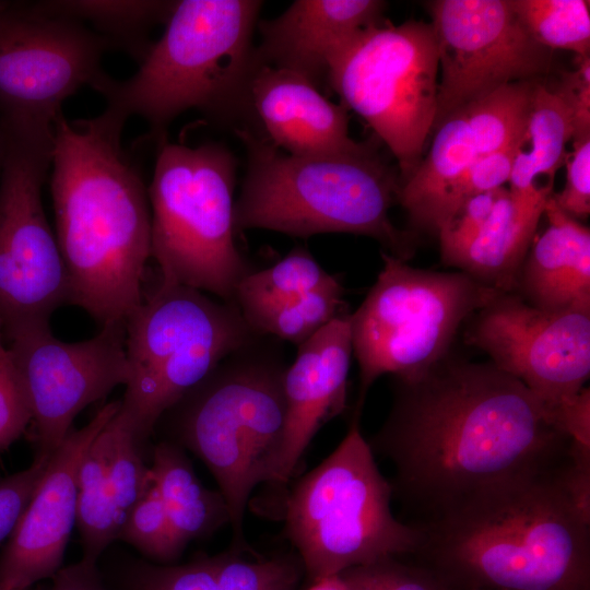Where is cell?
Here are the masks:
<instances>
[{"instance_id": "cell-47", "label": "cell", "mask_w": 590, "mask_h": 590, "mask_svg": "<svg viewBox=\"0 0 590 590\" xmlns=\"http://www.w3.org/2000/svg\"><path fill=\"white\" fill-rule=\"evenodd\" d=\"M472 590H475V589H472Z\"/></svg>"}, {"instance_id": "cell-43", "label": "cell", "mask_w": 590, "mask_h": 590, "mask_svg": "<svg viewBox=\"0 0 590 590\" xmlns=\"http://www.w3.org/2000/svg\"><path fill=\"white\" fill-rule=\"evenodd\" d=\"M52 577L48 590H103L96 562L86 558L60 568Z\"/></svg>"}, {"instance_id": "cell-8", "label": "cell", "mask_w": 590, "mask_h": 590, "mask_svg": "<svg viewBox=\"0 0 590 590\" xmlns=\"http://www.w3.org/2000/svg\"><path fill=\"white\" fill-rule=\"evenodd\" d=\"M358 415L338 447L294 485L285 533L311 581L388 556L414 554L418 527L391 512L390 481L380 473Z\"/></svg>"}, {"instance_id": "cell-27", "label": "cell", "mask_w": 590, "mask_h": 590, "mask_svg": "<svg viewBox=\"0 0 590 590\" xmlns=\"http://www.w3.org/2000/svg\"><path fill=\"white\" fill-rule=\"evenodd\" d=\"M107 449L108 436L104 427L86 450L78 472L76 523L83 558L93 562L117 540L120 530L107 476Z\"/></svg>"}, {"instance_id": "cell-44", "label": "cell", "mask_w": 590, "mask_h": 590, "mask_svg": "<svg viewBox=\"0 0 590 590\" xmlns=\"http://www.w3.org/2000/svg\"><path fill=\"white\" fill-rule=\"evenodd\" d=\"M307 590H347V588L337 574L312 581V585Z\"/></svg>"}, {"instance_id": "cell-35", "label": "cell", "mask_w": 590, "mask_h": 590, "mask_svg": "<svg viewBox=\"0 0 590 590\" xmlns=\"http://www.w3.org/2000/svg\"><path fill=\"white\" fill-rule=\"evenodd\" d=\"M522 149L512 146L479 156L444 197L435 214L433 231L438 233L440 227L468 199L498 189L508 182L514 161Z\"/></svg>"}, {"instance_id": "cell-13", "label": "cell", "mask_w": 590, "mask_h": 590, "mask_svg": "<svg viewBox=\"0 0 590 590\" xmlns=\"http://www.w3.org/2000/svg\"><path fill=\"white\" fill-rule=\"evenodd\" d=\"M107 42L75 20L33 2L0 1V125L8 134L51 128L81 87L101 92Z\"/></svg>"}, {"instance_id": "cell-25", "label": "cell", "mask_w": 590, "mask_h": 590, "mask_svg": "<svg viewBox=\"0 0 590 590\" xmlns=\"http://www.w3.org/2000/svg\"><path fill=\"white\" fill-rule=\"evenodd\" d=\"M33 3L43 13L90 23L91 30L104 38L110 49L122 50L140 63L153 44L150 30L160 22L166 23L175 1L49 0Z\"/></svg>"}, {"instance_id": "cell-1", "label": "cell", "mask_w": 590, "mask_h": 590, "mask_svg": "<svg viewBox=\"0 0 590 590\" xmlns=\"http://www.w3.org/2000/svg\"><path fill=\"white\" fill-rule=\"evenodd\" d=\"M571 442L518 379L493 364L441 362L417 379H397L390 414L368 441L393 464L392 494L416 512L411 524L560 467Z\"/></svg>"}, {"instance_id": "cell-16", "label": "cell", "mask_w": 590, "mask_h": 590, "mask_svg": "<svg viewBox=\"0 0 590 590\" xmlns=\"http://www.w3.org/2000/svg\"><path fill=\"white\" fill-rule=\"evenodd\" d=\"M468 341L551 410L575 398L590 374V312L545 310L502 293L479 310Z\"/></svg>"}, {"instance_id": "cell-18", "label": "cell", "mask_w": 590, "mask_h": 590, "mask_svg": "<svg viewBox=\"0 0 590 590\" xmlns=\"http://www.w3.org/2000/svg\"><path fill=\"white\" fill-rule=\"evenodd\" d=\"M352 354L347 314L298 345L284 375L285 423L269 483H287L317 432L346 409Z\"/></svg>"}, {"instance_id": "cell-45", "label": "cell", "mask_w": 590, "mask_h": 590, "mask_svg": "<svg viewBox=\"0 0 590 590\" xmlns=\"http://www.w3.org/2000/svg\"><path fill=\"white\" fill-rule=\"evenodd\" d=\"M8 141L3 128L0 125V177L7 155Z\"/></svg>"}, {"instance_id": "cell-11", "label": "cell", "mask_w": 590, "mask_h": 590, "mask_svg": "<svg viewBox=\"0 0 590 590\" xmlns=\"http://www.w3.org/2000/svg\"><path fill=\"white\" fill-rule=\"evenodd\" d=\"M438 72L430 23L381 21L339 47L327 81L387 144L406 178L420 164L434 129Z\"/></svg>"}, {"instance_id": "cell-33", "label": "cell", "mask_w": 590, "mask_h": 590, "mask_svg": "<svg viewBox=\"0 0 590 590\" xmlns=\"http://www.w3.org/2000/svg\"><path fill=\"white\" fill-rule=\"evenodd\" d=\"M117 539L160 563L175 560L185 548L153 483L128 514Z\"/></svg>"}, {"instance_id": "cell-20", "label": "cell", "mask_w": 590, "mask_h": 590, "mask_svg": "<svg viewBox=\"0 0 590 590\" xmlns=\"http://www.w3.org/2000/svg\"><path fill=\"white\" fill-rule=\"evenodd\" d=\"M386 5L380 0H296L279 16L258 21L257 63L298 74L319 88L333 54L381 22Z\"/></svg>"}, {"instance_id": "cell-4", "label": "cell", "mask_w": 590, "mask_h": 590, "mask_svg": "<svg viewBox=\"0 0 590 590\" xmlns=\"http://www.w3.org/2000/svg\"><path fill=\"white\" fill-rule=\"evenodd\" d=\"M261 7L258 0L175 1L163 35L135 73L123 81L110 78L99 94L128 118H143L158 143L189 109L221 125L255 117L252 37Z\"/></svg>"}, {"instance_id": "cell-30", "label": "cell", "mask_w": 590, "mask_h": 590, "mask_svg": "<svg viewBox=\"0 0 590 590\" xmlns=\"http://www.w3.org/2000/svg\"><path fill=\"white\" fill-rule=\"evenodd\" d=\"M343 304V287L333 276L300 297L244 319L258 335L274 337L298 346L333 319L344 315Z\"/></svg>"}, {"instance_id": "cell-40", "label": "cell", "mask_w": 590, "mask_h": 590, "mask_svg": "<svg viewBox=\"0 0 590 590\" xmlns=\"http://www.w3.org/2000/svg\"><path fill=\"white\" fill-rule=\"evenodd\" d=\"M49 461L36 458L31 467L0 481V541L10 536L30 503Z\"/></svg>"}, {"instance_id": "cell-2", "label": "cell", "mask_w": 590, "mask_h": 590, "mask_svg": "<svg viewBox=\"0 0 590 590\" xmlns=\"http://www.w3.org/2000/svg\"><path fill=\"white\" fill-rule=\"evenodd\" d=\"M127 120L106 106L54 122L49 187L69 303L102 326L125 322L140 305L151 257L148 187L121 142Z\"/></svg>"}, {"instance_id": "cell-23", "label": "cell", "mask_w": 590, "mask_h": 590, "mask_svg": "<svg viewBox=\"0 0 590 590\" xmlns=\"http://www.w3.org/2000/svg\"><path fill=\"white\" fill-rule=\"evenodd\" d=\"M434 132L428 153L398 190L411 220L432 231L444 197L480 156L462 109L446 117Z\"/></svg>"}, {"instance_id": "cell-42", "label": "cell", "mask_w": 590, "mask_h": 590, "mask_svg": "<svg viewBox=\"0 0 590 590\" xmlns=\"http://www.w3.org/2000/svg\"><path fill=\"white\" fill-rule=\"evenodd\" d=\"M554 425L571 440L590 447V391L583 388L575 398L548 410Z\"/></svg>"}, {"instance_id": "cell-28", "label": "cell", "mask_w": 590, "mask_h": 590, "mask_svg": "<svg viewBox=\"0 0 590 590\" xmlns=\"http://www.w3.org/2000/svg\"><path fill=\"white\" fill-rule=\"evenodd\" d=\"M535 81L503 85L461 108L480 156L527 144Z\"/></svg>"}, {"instance_id": "cell-46", "label": "cell", "mask_w": 590, "mask_h": 590, "mask_svg": "<svg viewBox=\"0 0 590 590\" xmlns=\"http://www.w3.org/2000/svg\"><path fill=\"white\" fill-rule=\"evenodd\" d=\"M0 590H8V589H5V588H3L2 586H0Z\"/></svg>"}, {"instance_id": "cell-3", "label": "cell", "mask_w": 590, "mask_h": 590, "mask_svg": "<svg viewBox=\"0 0 590 590\" xmlns=\"http://www.w3.org/2000/svg\"><path fill=\"white\" fill-rule=\"evenodd\" d=\"M569 459L414 524L418 564L453 590H590V511L569 488Z\"/></svg>"}, {"instance_id": "cell-15", "label": "cell", "mask_w": 590, "mask_h": 590, "mask_svg": "<svg viewBox=\"0 0 590 590\" xmlns=\"http://www.w3.org/2000/svg\"><path fill=\"white\" fill-rule=\"evenodd\" d=\"M35 426L38 453L50 457L75 416L129 380L125 322L102 326L93 338L63 342L49 323L25 327L7 338Z\"/></svg>"}, {"instance_id": "cell-37", "label": "cell", "mask_w": 590, "mask_h": 590, "mask_svg": "<svg viewBox=\"0 0 590 590\" xmlns=\"http://www.w3.org/2000/svg\"><path fill=\"white\" fill-rule=\"evenodd\" d=\"M498 192L499 188L468 199L440 227L437 235L446 263L450 264L479 235L493 211Z\"/></svg>"}, {"instance_id": "cell-34", "label": "cell", "mask_w": 590, "mask_h": 590, "mask_svg": "<svg viewBox=\"0 0 590 590\" xmlns=\"http://www.w3.org/2000/svg\"><path fill=\"white\" fill-rule=\"evenodd\" d=\"M398 556L346 568L339 573L347 590H453L436 573Z\"/></svg>"}, {"instance_id": "cell-32", "label": "cell", "mask_w": 590, "mask_h": 590, "mask_svg": "<svg viewBox=\"0 0 590 590\" xmlns=\"http://www.w3.org/2000/svg\"><path fill=\"white\" fill-rule=\"evenodd\" d=\"M105 430L107 476L121 528L132 507L152 485L151 472L142 461L141 445L119 412L106 424Z\"/></svg>"}, {"instance_id": "cell-36", "label": "cell", "mask_w": 590, "mask_h": 590, "mask_svg": "<svg viewBox=\"0 0 590 590\" xmlns=\"http://www.w3.org/2000/svg\"><path fill=\"white\" fill-rule=\"evenodd\" d=\"M32 413L15 361L4 345L0 319V451L11 446L25 430Z\"/></svg>"}, {"instance_id": "cell-24", "label": "cell", "mask_w": 590, "mask_h": 590, "mask_svg": "<svg viewBox=\"0 0 590 590\" xmlns=\"http://www.w3.org/2000/svg\"><path fill=\"white\" fill-rule=\"evenodd\" d=\"M150 472L170 524L185 546L231 522L220 491H210L200 483L178 445H156Z\"/></svg>"}, {"instance_id": "cell-41", "label": "cell", "mask_w": 590, "mask_h": 590, "mask_svg": "<svg viewBox=\"0 0 590 590\" xmlns=\"http://www.w3.org/2000/svg\"><path fill=\"white\" fill-rule=\"evenodd\" d=\"M573 113L571 140L590 137V57L577 56V68L563 74L555 90Z\"/></svg>"}, {"instance_id": "cell-38", "label": "cell", "mask_w": 590, "mask_h": 590, "mask_svg": "<svg viewBox=\"0 0 590 590\" xmlns=\"http://www.w3.org/2000/svg\"><path fill=\"white\" fill-rule=\"evenodd\" d=\"M137 590H219V556L181 566L141 567Z\"/></svg>"}, {"instance_id": "cell-7", "label": "cell", "mask_w": 590, "mask_h": 590, "mask_svg": "<svg viewBox=\"0 0 590 590\" xmlns=\"http://www.w3.org/2000/svg\"><path fill=\"white\" fill-rule=\"evenodd\" d=\"M237 162L217 142L160 143L148 187L151 257L161 279L235 302L251 272L235 244Z\"/></svg>"}, {"instance_id": "cell-12", "label": "cell", "mask_w": 590, "mask_h": 590, "mask_svg": "<svg viewBox=\"0 0 590 590\" xmlns=\"http://www.w3.org/2000/svg\"><path fill=\"white\" fill-rule=\"evenodd\" d=\"M0 177V319L4 338L49 323L69 303L64 262L44 210L42 190L51 167L54 128L7 134Z\"/></svg>"}, {"instance_id": "cell-39", "label": "cell", "mask_w": 590, "mask_h": 590, "mask_svg": "<svg viewBox=\"0 0 590 590\" xmlns=\"http://www.w3.org/2000/svg\"><path fill=\"white\" fill-rule=\"evenodd\" d=\"M566 184L553 199L560 210L574 219L590 213V137L573 140V152L567 154Z\"/></svg>"}, {"instance_id": "cell-22", "label": "cell", "mask_w": 590, "mask_h": 590, "mask_svg": "<svg viewBox=\"0 0 590 590\" xmlns=\"http://www.w3.org/2000/svg\"><path fill=\"white\" fill-rule=\"evenodd\" d=\"M551 194L552 184L524 190L500 187L487 222L450 264L485 285L509 293L518 284Z\"/></svg>"}, {"instance_id": "cell-10", "label": "cell", "mask_w": 590, "mask_h": 590, "mask_svg": "<svg viewBox=\"0 0 590 590\" xmlns=\"http://www.w3.org/2000/svg\"><path fill=\"white\" fill-rule=\"evenodd\" d=\"M358 309L350 315L359 366V414L370 386L382 375L413 380L442 362L460 324L500 292L464 272L410 267L388 252Z\"/></svg>"}, {"instance_id": "cell-6", "label": "cell", "mask_w": 590, "mask_h": 590, "mask_svg": "<svg viewBox=\"0 0 590 590\" xmlns=\"http://www.w3.org/2000/svg\"><path fill=\"white\" fill-rule=\"evenodd\" d=\"M262 337L228 355L164 414L179 442L213 474L237 547L245 542L249 496L270 481L285 423L288 365Z\"/></svg>"}, {"instance_id": "cell-14", "label": "cell", "mask_w": 590, "mask_h": 590, "mask_svg": "<svg viewBox=\"0 0 590 590\" xmlns=\"http://www.w3.org/2000/svg\"><path fill=\"white\" fill-rule=\"evenodd\" d=\"M440 81L433 131L449 115L498 87L538 80L552 50L528 32L511 0H437L428 3Z\"/></svg>"}, {"instance_id": "cell-21", "label": "cell", "mask_w": 590, "mask_h": 590, "mask_svg": "<svg viewBox=\"0 0 590 590\" xmlns=\"http://www.w3.org/2000/svg\"><path fill=\"white\" fill-rule=\"evenodd\" d=\"M544 214L548 225L532 243L518 284L538 308L590 312V231L560 210L553 193Z\"/></svg>"}, {"instance_id": "cell-9", "label": "cell", "mask_w": 590, "mask_h": 590, "mask_svg": "<svg viewBox=\"0 0 590 590\" xmlns=\"http://www.w3.org/2000/svg\"><path fill=\"white\" fill-rule=\"evenodd\" d=\"M125 328L129 380L118 412L141 446L189 390L260 337L235 302L163 280L143 294Z\"/></svg>"}, {"instance_id": "cell-29", "label": "cell", "mask_w": 590, "mask_h": 590, "mask_svg": "<svg viewBox=\"0 0 590 590\" xmlns=\"http://www.w3.org/2000/svg\"><path fill=\"white\" fill-rule=\"evenodd\" d=\"M333 276L306 249L294 248L275 264L248 273L239 282L234 300L247 318L300 297Z\"/></svg>"}, {"instance_id": "cell-17", "label": "cell", "mask_w": 590, "mask_h": 590, "mask_svg": "<svg viewBox=\"0 0 590 590\" xmlns=\"http://www.w3.org/2000/svg\"><path fill=\"white\" fill-rule=\"evenodd\" d=\"M105 404L82 428L70 430L49 457L36 489L9 536L0 556V586L30 590L52 577L62 564L66 546L76 522L78 472L99 432L120 408Z\"/></svg>"}, {"instance_id": "cell-19", "label": "cell", "mask_w": 590, "mask_h": 590, "mask_svg": "<svg viewBox=\"0 0 590 590\" xmlns=\"http://www.w3.org/2000/svg\"><path fill=\"white\" fill-rule=\"evenodd\" d=\"M250 104L269 141L287 154L363 155L375 151L373 144L351 138L344 106L330 102L293 72L258 66L250 83Z\"/></svg>"}, {"instance_id": "cell-5", "label": "cell", "mask_w": 590, "mask_h": 590, "mask_svg": "<svg viewBox=\"0 0 590 590\" xmlns=\"http://www.w3.org/2000/svg\"><path fill=\"white\" fill-rule=\"evenodd\" d=\"M247 170L234 204L236 231L262 228L296 237L351 233L373 237L402 260L412 248L389 219L399 179L376 151L363 155L295 156L248 128Z\"/></svg>"}, {"instance_id": "cell-26", "label": "cell", "mask_w": 590, "mask_h": 590, "mask_svg": "<svg viewBox=\"0 0 590 590\" xmlns=\"http://www.w3.org/2000/svg\"><path fill=\"white\" fill-rule=\"evenodd\" d=\"M574 134L573 113L555 91L538 80L534 82L527 130L530 149L517 154L509 189L524 190L533 187L535 178L554 174L565 163V146Z\"/></svg>"}, {"instance_id": "cell-31", "label": "cell", "mask_w": 590, "mask_h": 590, "mask_svg": "<svg viewBox=\"0 0 590 590\" xmlns=\"http://www.w3.org/2000/svg\"><path fill=\"white\" fill-rule=\"evenodd\" d=\"M531 36L542 46L577 56L590 51V11L586 0H511Z\"/></svg>"}]
</instances>
